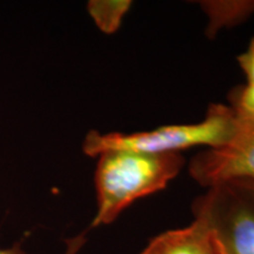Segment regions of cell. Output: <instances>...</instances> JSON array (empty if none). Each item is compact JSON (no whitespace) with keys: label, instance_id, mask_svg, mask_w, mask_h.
I'll return each instance as SVG.
<instances>
[{"label":"cell","instance_id":"cell-5","mask_svg":"<svg viewBox=\"0 0 254 254\" xmlns=\"http://www.w3.org/2000/svg\"><path fill=\"white\" fill-rule=\"evenodd\" d=\"M140 254H224L211 228L193 220L183 228L165 231L154 237Z\"/></svg>","mask_w":254,"mask_h":254},{"label":"cell","instance_id":"cell-2","mask_svg":"<svg viewBox=\"0 0 254 254\" xmlns=\"http://www.w3.org/2000/svg\"><path fill=\"white\" fill-rule=\"evenodd\" d=\"M238 127L239 119L228 105L212 104L205 118L195 124L166 125L135 133H101L92 129L82 141V151L87 157L97 158L106 151L172 154L198 146L217 148L231 142Z\"/></svg>","mask_w":254,"mask_h":254},{"label":"cell","instance_id":"cell-11","mask_svg":"<svg viewBox=\"0 0 254 254\" xmlns=\"http://www.w3.org/2000/svg\"><path fill=\"white\" fill-rule=\"evenodd\" d=\"M253 184H254V183H253Z\"/></svg>","mask_w":254,"mask_h":254},{"label":"cell","instance_id":"cell-7","mask_svg":"<svg viewBox=\"0 0 254 254\" xmlns=\"http://www.w3.org/2000/svg\"><path fill=\"white\" fill-rule=\"evenodd\" d=\"M133 5L129 0H90L86 8L93 23L105 34H114Z\"/></svg>","mask_w":254,"mask_h":254},{"label":"cell","instance_id":"cell-9","mask_svg":"<svg viewBox=\"0 0 254 254\" xmlns=\"http://www.w3.org/2000/svg\"><path fill=\"white\" fill-rule=\"evenodd\" d=\"M86 232H82V233L78 234V236L71 238L65 241L66 244V250L65 254H78L79 251L81 250V247L86 243ZM0 254H26L23 250L20 244H14L13 246L7 247V249H0Z\"/></svg>","mask_w":254,"mask_h":254},{"label":"cell","instance_id":"cell-8","mask_svg":"<svg viewBox=\"0 0 254 254\" xmlns=\"http://www.w3.org/2000/svg\"><path fill=\"white\" fill-rule=\"evenodd\" d=\"M228 106L243 120H254V85H238L228 93Z\"/></svg>","mask_w":254,"mask_h":254},{"label":"cell","instance_id":"cell-1","mask_svg":"<svg viewBox=\"0 0 254 254\" xmlns=\"http://www.w3.org/2000/svg\"><path fill=\"white\" fill-rule=\"evenodd\" d=\"M97 158V212L92 228L112 224L138 199L164 190L185 166V158L180 153L106 151Z\"/></svg>","mask_w":254,"mask_h":254},{"label":"cell","instance_id":"cell-3","mask_svg":"<svg viewBox=\"0 0 254 254\" xmlns=\"http://www.w3.org/2000/svg\"><path fill=\"white\" fill-rule=\"evenodd\" d=\"M194 220L211 228L224 254H254V184L228 182L192 202Z\"/></svg>","mask_w":254,"mask_h":254},{"label":"cell","instance_id":"cell-6","mask_svg":"<svg viewBox=\"0 0 254 254\" xmlns=\"http://www.w3.org/2000/svg\"><path fill=\"white\" fill-rule=\"evenodd\" d=\"M199 4L208 18V38H213L222 28L245 23L254 15V0H207Z\"/></svg>","mask_w":254,"mask_h":254},{"label":"cell","instance_id":"cell-4","mask_svg":"<svg viewBox=\"0 0 254 254\" xmlns=\"http://www.w3.org/2000/svg\"><path fill=\"white\" fill-rule=\"evenodd\" d=\"M189 171L206 189L228 182L254 183V120L239 119L231 142L200 152L192 158Z\"/></svg>","mask_w":254,"mask_h":254},{"label":"cell","instance_id":"cell-10","mask_svg":"<svg viewBox=\"0 0 254 254\" xmlns=\"http://www.w3.org/2000/svg\"><path fill=\"white\" fill-rule=\"evenodd\" d=\"M238 64L245 74L246 84L254 85V38L250 41L246 51L238 56Z\"/></svg>","mask_w":254,"mask_h":254}]
</instances>
